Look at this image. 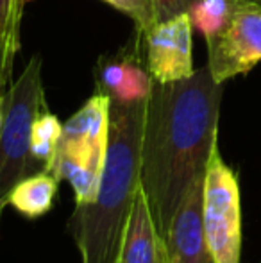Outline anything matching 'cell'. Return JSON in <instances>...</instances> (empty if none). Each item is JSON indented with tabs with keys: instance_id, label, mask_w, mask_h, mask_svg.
Returning a JSON list of instances; mask_svg holds the SVG:
<instances>
[{
	"instance_id": "7",
	"label": "cell",
	"mask_w": 261,
	"mask_h": 263,
	"mask_svg": "<svg viewBox=\"0 0 261 263\" xmlns=\"http://www.w3.org/2000/svg\"><path fill=\"white\" fill-rule=\"evenodd\" d=\"M109 107L108 95L95 91L63 124L56 158H73L101 174L109 136Z\"/></svg>"
},
{
	"instance_id": "6",
	"label": "cell",
	"mask_w": 261,
	"mask_h": 263,
	"mask_svg": "<svg viewBox=\"0 0 261 263\" xmlns=\"http://www.w3.org/2000/svg\"><path fill=\"white\" fill-rule=\"evenodd\" d=\"M193 25L188 13L157 22L143 32L145 66L156 83H172L190 77L193 68Z\"/></svg>"
},
{
	"instance_id": "9",
	"label": "cell",
	"mask_w": 261,
	"mask_h": 263,
	"mask_svg": "<svg viewBox=\"0 0 261 263\" xmlns=\"http://www.w3.org/2000/svg\"><path fill=\"white\" fill-rule=\"evenodd\" d=\"M142 42L136 40L132 47H126L109 59L97 63V91L108 95L115 102H138L149 97L152 77L139 58Z\"/></svg>"
},
{
	"instance_id": "12",
	"label": "cell",
	"mask_w": 261,
	"mask_h": 263,
	"mask_svg": "<svg viewBox=\"0 0 261 263\" xmlns=\"http://www.w3.org/2000/svg\"><path fill=\"white\" fill-rule=\"evenodd\" d=\"M25 0H0V97L11 84L14 59L20 50V27Z\"/></svg>"
},
{
	"instance_id": "17",
	"label": "cell",
	"mask_w": 261,
	"mask_h": 263,
	"mask_svg": "<svg viewBox=\"0 0 261 263\" xmlns=\"http://www.w3.org/2000/svg\"><path fill=\"white\" fill-rule=\"evenodd\" d=\"M4 97H0V131H2V120H4V104H2Z\"/></svg>"
},
{
	"instance_id": "2",
	"label": "cell",
	"mask_w": 261,
	"mask_h": 263,
	"mask_svg": "<svg viewBox=\"0 0 261 263\" xmlns=\"http://www.w3.org/2000/svg\"><path fill=\"white\" fill-rule=\"evenodd\" d=\"M147 99L109 107V136L97 197L75 204L68 220L81 263H116L124 228L139 188Z\"/></svg>"
},
{
	"instance_id": "18",
	"label": "cell",
	"mask_w": 261,
	"mask_h": 263,
	"mask_svg": "<svg viewBox=\"0 0 261 263\" xmlns=\"http://www.w3.org/2000/svg\"><path fill=\"white\" fill-rule=\"evenodd\" d=\"M7 206V201H0V220H2V213H4V208Z\"/></svg>"
},
{
	"instance_id": "1",
	"label": "cell",
	"mask_w": 261,
	"mask_h": 263,
	"mask_svg": "<svg viewBox=\"0 0 261 263\" xmlns=\"http://www.w3.org/2000/svg\"><path fill=\"white\" fill-rule=\"evenodd\" d=\"M224 83L208 65L190 77L152 83L145 107L139 186L157 231L165 238L188 188L204 177L218 147Z\"/></svg>"
},
{
	"instance_id": "8",
	"label": "cell",
	"mask_w": 261,
	"mask_h": 263,
	"mask_svg": "<svg viewBox=\"0 0 261 263\" xmlns=\"http://www.w3.org/2000/svg\"><path fill=\"white\" fill-rule=\"evenodd\" d=\"M204 177L188 188L165 235L168 263H215L202 222Z\"/></svg>"
},
{
	"instance_id": "13",
	"label": "cell",
	"mask_w": 261,
	"mask_h": 263,
	"mask_svg": "<svg viewBox=\"0 0 261 263\" xmlns=\"http://www.w3.org/2000/svg\"><path fill=\"white\" fill-rule=\"evenodd\" d=\"M61 131H63V124L49 109H43L34 118L31 131V158L34 163L42 165L43 170L50 172V168H52L57 145H59Z\"/></svg>"
},
{
	"instance_id": "5",
	"label": "cell",
	"mask_w": 261,
	"mask_h": 263,
	"mask_svg": "<svg viewBox=\"0 0 261 263\" xmlns=\"http://www.w3.org/2000/svg\"><path fill=\"white\" fill-rule=\"evenodd\" d=\"M206 43L208 68L216 83L252 70L261 61V4L234 0L227 20Z\"/></svg>"
},
{
	"instance_id": "14",
	"label": "cell",
	"mask_w": 261,
	"mask_h": 263,
	"mask_svg": "<svg viewBox=\"0 0 261 263\" xmlns=\"http://www.w3.org/2000/svg\"><path fill=\"white\" fill-rule=\"evenodd\" d=\"M234 0H195L188 14L193 29L204 38L215 34L227 20Z\"/></svg>"
},
{
	"instance_id": "11",
	"label": "cell",
	"mask_w": 261,
	"mask_h": 263,
	"mask_svg": "<svg viewBox=\"0 0 261 263\" xmlns=\"http://www.w3.org/2000/svg\"><path fill=\"white\" fill-rule=\"evenodd\" d=\"M59 179L49 170L25 176L7 195V204L25 218H39L52 210Z\"/></svg>"
},
{
	"instance_id": "15",
	"label": "cell",
	"mask_w": 261,
	"mask_h": 263,
	"mask_svg": "<svg viewBox=\"0 0 261 263\" xmlns=\"http://www.w3.org/2000/svg\"><path fill=\"white\" fill-rule=\"evenodd\" d=\"M102 2L129 16L136 24V31L147 32L156 25L152 0H102Z\"/></svg>"
},
{
	"instance_id": "10",
	"label": "cell",
	"mask_w": 261,
	"mask_h": 263,
	"mask_svg": "<svg viewBox=\"0 0 261 263\" xmlns=\"http://www.w3.org/2000/svg\"><path fill=\"white\" fill-rule=\"evenodd\" d=\"M116 263H168L165 238L157 231L142 186L132 201Z\"/></svg>"
},
{
	"instance_id": "3",
	"label": "cell",
	"mask_w": 261,
	"mask_h": 263,
	"mask_svg": "<svg viewBox=\"0 0 261 263\" xmlns=\"http://www.w3.org/2000/svg\"><path fill=\"white\" fill-rule=\"evenodd\" d=\"M43 59L32 55L4 93L0 131V201L31 172V131L34 118L47 109L43 90Z\"/></svg>"
},
{
	"instance_id": "4",
	"label": "cell",
	"mask_w": 261,
	"mask_h": 263,
	"mask_svg": "<svg viewBox=\"0 0 261 263\" xmlns=\"http://www.w3.org/2000/svg\"><path fill=\"white\" fill-rule=\"evenodd\" d=\"M202 222L215 263H240L242 199L238 176L213 151L202 186Z\"/></svg>"
},
{
	"instance_id": "16",
	"label": "cell",
	"mask_w": 261,
	"mask_h": 263,
	"mask_svg": "<svg viewBox=\"0 0 261 263\" xmlns=\"http://www.w3.org/2000/svg\"><path fill=\"white\" fill-rule=\"evenodd\" d=\"M195 0H152L154 13H156V24L163 20L177 16V14L188 13Z\"/></svg>"
},
{
	"instance_id": "19",
	"label": "cell",
	"mask_w": 261,
	"mask_h": 263,
	"mask_svg": "<svg viewBox=\"0 0 261 263\" xmlns=\"http://www.w3.org/2000/svg\"><path fill=\"white\" fill-rule=\"evenodd\" d=\"M236 2H252V4H261V0H236Z\"/></svg>"
}]
</instances>
